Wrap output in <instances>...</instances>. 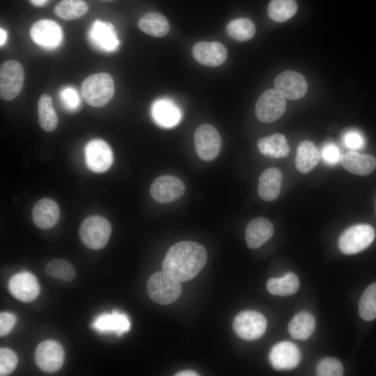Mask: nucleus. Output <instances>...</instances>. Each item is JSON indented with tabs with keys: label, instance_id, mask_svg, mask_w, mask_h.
<instances>
[{
	"label": "nucleus",
	"instance_id": "nucleus-10",
	"mask_svg": "<svg viewBox=\"0 0 376 376\" xmlns=\"http://www.w3.org/2000/svg\"><path fill=\"white\" fill-rule=\"evenodd\" d=\"M35 361L40 369L54 373L61 368L64 361V351L56 341L47 340L40 343L35 352Z\"/></svg>",
	"mask_w": 376,
	"mask_h": 376
},
{
	"label": "nucleus",
	"instance_id": "nucleus-42",
	"mask_svg": "<svg viewBox=\"0 0 376 376\" xmlns=\"http://www.w3.org/2000/svg\"><path fill=\"white\" fill-rule=\"evenodd\" d=\"M176 376H196L198 373L193 370H185L175 373Z\"/></svg>",
	"mask_w": 376,
	"mask_h": 376
},
{
	"label": "nucleus",
	"instance_id": "nucleus-7",
	"mask_svg": "<svg viewBox=\"0 0 376 376\" xmlns=\"http://www.w3.org/2000/svg\"><path fill=\"white\" fill-rule=\"evenodd\" d=\"M286 109L285 97L276 88L263 92L257 100L255 113L258 119L263 123L278 120Z\"/></svg>",
	"mask_w": 376,
	"mask_h": 376
},
{
	"label": "nucleus",
	"instance_id": "nucleus-28",
	"mask_svg": "<svg viewBox=\"0 0 376 376\" xmlns=\"http://www.w3.org/2000/svg\"><path fill=\"white\" fill-rule=\"evenodd\" d=\"M315 328V320L312 314L306 311L297 313L288 324L290 336L297 340L308 338Z\"/></svg>",
	"mask_w": 376,
	"mask_h": 376
},
{
	"label": "nucleus",
	"instance_id": "nucleus-1",
	"mask_svg": "<svg viewBox=\"0 0 376 376\" xmlns=\"http://www.w3.org/2000/svg\"><path fill=\"white\" fill-rule=\"evenodd\" d=\"M205 249L191 241L173 244L167 251L162 267L169 276L184 282L194 279L204 267L207 261Z\"/></svg>",
	"mask_w": 376,
	"mask_h": 376
},
{
	"label": "nucleus",
	"instance_id": "nucleus-15",
	"mask_svg": "<svg viewBox=\"0 0 376 376\" xmlns=\"http://www.w3.org/2000/svg\"><path fill=\"white\" fill-rule=\"evenodd\" d=\"M274 85L285 98L297 100L307 92V82L304 77L293 70L284 71L276 76Z\"/></svg>",
	"mask_w": 376,
	"mask_h": 376
},
{
	"label": "nucleus",
	"instance_id": "nucleus-39",
	"mask_svg": "<svg viewBox=\"0 0 376 376\" xmlns=\"http://www.w3.org/2000/svg\"><path fill=\"white\" fill-rule=\"evenodd\" d=\"M61 98L64 106L70 110L76 109L79 105V99L77 92L71 88L64 89L61 93Z\"/></svg>",
	"mask_w": 376,
	"mask_h": 376
},
{
	"label": "nucleus",
	"instance_id": "nucleus-23",
	"mask_svg": "<svg viewBox=\"0 0 376 376\" xmlns=\"http://www.w3.org/2000/svg\"><path fill=\"white\" fill-rule=\"evenodd\" d=\"M59 208L57 203L49 198H42L34 205L32 217L35 224L42 229L52 228L59 219Z\"/></svg>",
	"mask_w": 376,
	"mask_h": 376
},
{
	"label": "nucleus",
	"instance_id": "nucleus-16",
	"mask_svg": "<svg viewBox=\"0 0 376 376\" xmlns=\"http://www.w3.org/2000/svg\"><path fill=\"white\" fill-rule=\"evenodd\" d=\"M269 359L274 369L290 370L298 365L301 354L295 344L290 341H282L272 348Z\"/></svg>",
	"mask_w": 376,
	"mask_h": 376
},
{
	"label": "nucleus",
	"instance_id": "nucleus-35",
	"mask_svg": "<svg viewBox=\"0 0 376 376\" xmlns=\"http://www.w3.org/2000/svg\"><path fill=\"white\" fill-rule=\"evenodd\" d=\"M45 270L49 276L63 281H70L76 274L75 269L70 263L58 258L49 262Z\"/></svg>",
	"mask_w": 376,
	"mask_h": 376
},
{
	"label": "nucleus",
	"instance_id": "nucleus-25",
	"mask_svg": "<svg viewBox=\"0 0 376 376\" xmlns=\"http://www.w3.org/2000/svg\"><path fill=\"white\" fill-rule=\"evenodd\" d=\"M320 153L315 144L308 140L301 141L297 148L295 166L302 173H308L318 164Z\"/></svg>",
	"mask_w": 376,
	"mask_h": 376
},
{
	"label": "nucleus",
	"instance_id": "nucleus-30",
	"mask_svg": "<svg viewBox=\"0 0 376 376\" xmlns=\"http://www.w3.org/2000/svg\"><path fill=\"white\" fill-rule=\"evenodd\" d=\"M299 287L298 277L292 272L281 278H271L267 282V289L272 295L285 296L297 292Z\"/></svg>",
	"mask_w": 376,
	"mask_h": 376
},
{
	"label": "nucleus",
	"instance_id": "nucleus-13",
	"mask_svg": "<svg viewBox=\"0 0 376 376\" xmlns=\"http://www.w3.org/2000/svg\"><path fill=\"white\" fill-rule=\"evenodd\" d=\"M30 35L36 44L47 49L56 48L63 39L61 26L49 19H41L35 22L31 28Z\"/></svg>",
	"mask_w": 376,
	"mask_h": 376
},
{
	"label": "nucleus",
	"instance_id": "nucleus-9",
	"mask_svg": "<svg viewBox=\"0 0 376 376\" xmlns=\"http://www.w3.org/2000/svg\"><path fill=\"white\" fill-rule=\"evenodd\" d=\"M195 148L198 156L204 161H212L220 152L221 139L217 129L210 124L199 126L194 134Z\"/></svg>",
	"mask_w": 376,
	"mask_h": 376
},
{
	"label": "nucleus",
	"instance_id": "nucleus-45",
	"mask_svg": "<svg viewBox=\"0 0 376 376\" xmlns=\"http://www.w3.org/2000/svg\"><path fill=\"white\" fill-rule=\"evenodd\" d=\"M375 212H376V203H375Z\"/></svg>",
	"mask_w": 376,
	"mask_h": 376
},
{
	"label": "nucleus",
	"instance_id": "nucleus-26",
	"mask_svg": "<svg viewBox=\"0 0 376 376\" xmlns=\"http://www.w3.org/2000/svg\"><path fill=\"white\" fill-rule=\"evenodd\" d=\"M257 146L263 155L269 157L284 158L290 152L287 139L280 133L260 139Z\"/></svg>",
	"mask_w": 376,
	"mask_h": 376
},
{
	"label": "nucleus",
	"instance_id": "nucleus-27",
	"mask_svg": "<svg viewBox=\"0 0 376 376\" xmlns=\"http://www.w3.org/2000/svg\"><path fill=\"white\" fill-rule=\"evenodd\" d=\"M138 27L146 34L157 38L166 36L170 28L167 19L157 12H148L142 15Z\"/></svg>",
	"mask_w": 376,
	"mask_h": 376
},
{
	"label": "nucleus",
	"instance_id": "nucleus-40",
	"mask_svg": "<svg viewBox=\"0 0 376 376\" xmlns=\"http://www.w3.org/2000/svg\"><path fill=\"white\" fill-rule=\"evenodd\" d=\"M345 145L350 149H359L363 146L365 140L363 135L354 130L346 132L343 137Z\"/></svg>",
	"mask_w": 376,
	"mask_h": 376
},
{
	"label": "nucleus",
	"instance_id": "nucleus-44",
	"mask_svg": "<svg viewBox=\"0 0 376 376\" xmlns=\"http://www.w3.org/2000/svg\"><path fill=\"white\" fill-rule=\"evenodd\" d=\"M30 1L35 6H42L45 5L48 0H30Z\"/></svg>",
	"mask_w": 376,
	"mask_h": 376
},
{
	"label": "nucleus",
	"instance_id": "nucleus-22",
	"mask_svg": "<svg viewBox=\"0 0 376 376\" xmlns=\"http://www.w3.org/2000/svg\"><path fill=\"white\" fill-rule=\"evenodd\" d=\"M90 37L99 48L112 52L119 45L115 29L111 23L96 20L91 26Z\"/></svg>",
	"mask_w": 376,
	"mask_h": 376
},
{
	"label": "nucleus",
	"instance_id": "nucleus-6",
	"mask_svg": "<svg viewBox=\"0 0 376 376\" xmlns=\"http://www.w3.org/2000/svg\"><path fill=\"white\" fill-rule=\"evenodd\" d=\"M24 79L22 65L10 60L0 66V97L3 100L15 99L20 93Z\"/></svg>",
	"mask_w": 376,
	"mask_h": 376
},
{
	"label": "nucleus",
	"instance_id": "nucleus-21",
	"mask_svg": "<svg viewBox=\"0 0 376 376\" xmlns=\"http://www.w3.org/2000/svg\"><path fill=\"white\" fill-rule=\"evenodd\" d=\"M340 164L349 172L367 175L376 167V158L370 155L361 154L354 150L343 153L340 159Z\"/></svg>",
	"mask_w": 376,
	"mask_h": 376
},
{
	"label": "nucleus",
	"instance_id": "nucleus-2",
	"mask_svg": "<svg viewBox=\"0 0 376 376\" xmlns=\"http://www.w3.org/2000/svg\"><path fill=\"white\" fill-rule=\"evenodd\" d=\"M115 87L112 77L107 72L89 75L81 84V95L94 107L106 105L113 97Z\"/></svg>",
	"mask_w": 376,
	"mask_h": 376
},
{
	"label": "nucleus",
	"instance_id": "nucleus-14",
	"mask_svg": "<svg viewBox=\"0 0 376 376\" xmlns=\"http://www.w3.org/2000/svg\"><path fill=\"white\" fill-rule=\"evenodd\" d=\"M8 287L10 294L23 302L33 301L40 293V285L36 277L27 272H19L13 276Z\"/></svg>",
	"mask_w": 376,
	"mask_h": 376
},
{
	"label": "nucleus",
	"instance_id": "nucleus-20",
	"mask_svg": "<svg viewBox=\"0 0 376 376\" xmlns=\"http://www.w3.org/2000/svg\"><path fill=\"white\" fill-rule=\"evenodd\" d=\"M274 232L272 222L265 217H256L247 225L245 237L247 246L251 249L261 246L271 238Z\"/></svg>",
	"mask_w": 376,
	"mask_h": 376
},
{
	"label": "nucleus",
	"instance_id": "nucleus-18",
	"mask_svg": "<svg viewBox=\"0 0 376 376\" xmlns=\"http://www.w3.org/2000/svg\"><path fill=\"white\" fill-rule=\"evenodd\" d=\"M192 54L199 63L217 67L223 64L227 58V49L219 42H198L192 48Z\"/></svg>",
	"mask_w": 376,
	"mask_h": 376
},
{
	"label": "nucleus",
	"instance_id": "nucleus-5",
	"mask_svg": "<svg viewBox=\"0 0 376 376\" xmlns=\"http://www.w3.org/2000/svg\"><path fill=\"white\" fill-rule=\"evenodd\" d=\"M111 232L110 223L100 216H90L82 222L79 235L84 244L92 249L104 247Z\"/></svg>",
	"mask_w": 376,
	"mask_h": 376
},
{
	"label": "nucleus",
	"instance_id": "nucleus-3",
	"mask_svg": "<svg viewBox=\"0 0 376 376\" xmlns=\"http://www.w3.org/2000/svg\"><path fill=\"white\" fill-rule=\"evenodd\" d=\"M181 291L180 282L164 271L154 273L148 281V296L159 304L173 303L180 297Z\"/></svg>",
	"mask_w": 376,
	"mask_h": 376
},
{
	"label": "nucleus",
	"instance_id": "nucleus-34",
	"mask_svg": "<svg viewBox=\"0 0 376 376\" xmlns=\"http://www.w3.org/2000/svg\"><path fill=\"white\" fill-rule=\"evenodd\" d=\"M359 313L366 321L376 318V283L370 284L363 292L359 304Z\"/></svg>",
	"mask_w": 376,
	"mask_h": 376
},
{
	"label": "nucleus",
	"instance_id": "nucleus-19",
	"mask_svg": "<svg viewBox=\"0 0 376 376\" xmlns=\"http://www.w3.org/2000/svg\"><path fill=\"white\" fill-rule=\"evenodd\" d=\"M152 116L158 125L166 128L175 126L182 118L180 108L168 98L159 99L153 103Z\"/></svg>",
	"mask_w": 376,
	"mask_h": 376
},
{
	"label": "nucleus",
	"instance_id": "nucleus-37",
	"mask_svg": "<svg viewBox=\"0 0 376 376\" xmlns=\"http://www.w3.org/2000/svg\"><path fill=\"white\" fill-rule=\"evenodd\" d=\"M18 359L16 354L8 348L0 349V375H10L16 368Z\"/></svg>",
	"mask_w": 376,
	"mask_h": 376
},
{
	"label": "nucleus",
	"instance_id": "nucleus-11",
	"mask_svg": "<svg viewBox=\"0 0 376 376\" xmlns=\"http://www.w3.org/2000/svg\"><path fill=\"white\" fill-rule=\"evenodd\" d=\"M185 190L183 182L172 175L157 178L150 187L152 197L161 203H168L179 199L182 196Z\"/></svg>",
	"mask_w": 376,
	"mask_h": 376
},
{
	"label": "nucleus",
	"instance_id": "nucleus-17",
	"mask_svg": "<svg viewBox=\"0 0 376 376\" xmlns=\"http://www.w3.org/2000/svg\"><path fill=\"white\" fill-rule=\"evenodd\" d=\"M130 320L125 313L113 310L111 313H104L97 316L92 327L101 334H115L120 336L130 329Z\"/></svg>",
	"mask_w": 376,
	"mask_h": 376
},
{
	"label": "nucleus",
	"instance_id": "nucleus-36",
	"mask_svg": "<svg viewBox=\"0 0 376 376\" xmlns=\"http://www.w3.org/2000/svg\"><path fill=\"white\" fill-rule=\"evenodd\" d=\"M316 374L318 376H341L343 375V367L338 359L326 357L318 363Z\"/></svg>",
	"mask_w": 376,
	"mask_h": 376
},
{
	"label": "nucleus",
	"instance_id": "nucleus-4",
	"mask_svg": "<svg viewBox=\"0 0 376 376\" xmlns=\"http://www.w3.org/2000/svg\"><path fill=\"white\" fill-rule=\"evenodd\" d=\"M375 237V230L370 225L356 224L341 233L338 246L343 254H355L368 248Z\"/></svg>",
	"mask_w": 376,
	"mask_h": 376
},
{
	"label": "nucleus",
	"instance_id": "nucleus-12",
	"mask_svg": "<svg viewBox=\"0 0 376 376\" xmlns=\"http://www.w3.org/2000/svg\"><path fill=\"white\" fill-rule=\"evenodd\" d=\"M86 163L88 168L95 173L108 170L113 162V152L109 146L104 141L94 139L85 148Z\"/></svg>",
	"mask_w": 376,
	"mask_h": 376
},
{
	"label": "nucleus",
	"instance_id": "nucleus-41",
	"mask_svg": "<svg viewBox=\"0 0 376 376\" xmlns=\"http://www.w3.org/2000/svg\"><path fill=\"white\" fill-rule=\"evenodd\" d=\"M16 321L12 313L1 312L0 313V336H4L10 332Z\"/></svg>",
	"mask_w": 376,
	"mask_h": 376
},
{
	"label": "nucleus",
	"instance_id": "nucleus-24",
	"mask_svg": "<svg viewBox=\"0 0 376 376\" xmlns=\"http://www.w3.org/2000/svg\"><path fill=\"white\" fill-rule=\"evenodd\" d=\"M283 175L275 167L265 169L259 178L258 192L259 196L265 201L275 200L279 195Z\"/></svg>",
	"mask_w": 376,
	"mask_h": 376
},
{
	"label": "nucleus",
	"instance_id": "nucleus-31",
	"mask_svg": "<svg viewBox=\"0 0 376 376\" xmlns=\"http://www.w3.org/2000/svg\"><path fill=\"white\" fill-rule=\"evenodd\" d=\"M88 10V6L84 0H61L54 8V14L65 20L77 19Z\"/></svg>",
	"mask_w": 376,
	"mask_h": 376
},
{
	"label": "nucleus",
	"instance_id": "nucleus-29",
	"mask_svg": "<svg viewBox=\"0 0 376 376\" xmlns=\"http://www.w3.org/2000/svg\"><path fill=\"white\" fill-rule=\"evenodd\" d=\"M38 121L40 127L46 132H52L58 126V117L52 105L49 95H42L38 102Z\"/></svg>",
	"mask_w": 376,
	"mask_h": 376
},
{
	"label": "nucleus",
	"instance_id": "nucleus-8",
	"mask_svg": "<svg viewBox=\"0 0 376 376\" xmlns=\"http://www.w3.org/2000/svg\"><path fill=\"white\" fill-rule=\"evenodd\" d=\"M233 327L235 334L241 338L253 340L260 338L267 327V320L260 313L245 311L236 315Z\"/></svg>",
	"mask_w": 376,
	"mask_h": 376
},
{
	"label": "nucleus",
	"instance_id": "nucleus-33",
	"mask_svg": "<svg viewBox=\"0 0 376 376\" xmlns=\"http://www.w3.org/2000/svg\"><path fill=\"white\" fill-rule=\"evenodd\" d=\"M253 22L247 18L235 19L230 21L226 26L227 34L234 40L246 41L255 34Z\"/></svg>",
	"mask_w": 376,
	"mask_h": 376
},
{
	"label": "nucleus",
	"instance_id": "nucleus-43",
	"mask_svg": "<svg viewBox=\"0 0 376 376\" xmlns=\"http://www.w3.org/2000/svg\"><path fill=\"white\" fill-rule=\"evenodd\" d=\"M6 38H7V36H6V31L2 28H1V29H0V45H1V46H2L5 43L6 40Z\"/></svg>",
	"mask_w": 376,
	"mask_h": 376
},
{
	"label": "nucleus",
	"instance_id": "nucleus-32",
	"mask_svg": "<svg viewBox=\"0 0 376 376\" xmlns=\"http://www.w3.org/2000/svg\"><path fill=\"white\" fill-rule=\"evenodd\" d=\"M297 10L295 0H271L267 13L269 17L277 22H283L292 17Z\"/></svg>",
	"mask_w": 376,
	"mask_h": 376
},
{
	"label": "nucleus",
	"instance_id": "nucleus-38",
	"mask_svg": "<svg viewBox=\"0 0 376 376\" xmlns=\"http://www.w3.org/2000/svg\"><path fill=\"white\" fill-rule=\"evenodd\" d=\"M323 160L328 164H336L340 159V152L338 146L333 143H325L321 150Z\"/></svg>",
	"mask_w": 376,
	"mask_h": 376
}]
</instances>
